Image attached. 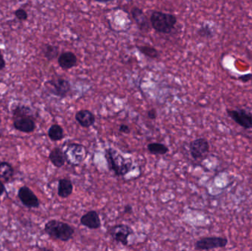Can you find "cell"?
I'll return each mask as SVG.
<instances>
[{
    "label": "cell",
    "mask_w": 252,
    "mask_h": 251,
    "mask_svg": "<svg viewBox=\"0 0 252 251\" xmlns=\"http://www.w3.org/2000/svg\"><path fill=\"white\" fill-rule=\"evenodd\" d=\"M14 127L16 130L21 133H33L36 128L34 117H21L14 118Z\"/></svg>",
    "instance_id": "obj_11"
},
{
    "label": "cell",
    "mask_w": 252,
    "mask_h": 251,
    "mask_svg": "<svg viewBox=\"0 0 252 251\" xmlns=\"http://www.w3.org/2000/svg\"><path fill=\"white\" fill-rule=\"evenodd\" d=\"M81 224L88 229L95 230L101 226V220L96 211H89L81 217Z\"/></svg>",
    "instance_id": "obj_13"
},
{
    "label": "cell",
    "mask_w": 252,
    "mask_h": 251,
    "mask_svg": "<svg viewBox=\"0 0 252 251\" xmlns=\"http://www.w3.org/2000/svg\"><path fill=\"white\" fill-rule=\"evenodd\" d=\"M210 152V144L205 138H198L189 143V153L195 160L204 159Z\"/></svg>",
    "instance_id": "obj_8"
},
{
    "label": "cell",
    "mask_w": 252,
    "mask_h": 251,
    "mask_svg": "<svg viewBox=\"0 0 252 251\" xmlns=\"http://www.w3.org/2000/svg\"><path fill=\"white\" fill-rule=\"evenodd\" d=\"M14 175V169L12 165L7 162H0V178L9 182Z\"/></svg>",
    "instance_id": "obj_18"
},
{
    "label": "cell",
    "mask_w": 252,
    "mask_h": 251,
    "mask_svg": "<svg viewBox=\"0 0 252 251\" xmlns=\"http://www.w3.org/2000/svg\"><path fill=\"white\" fill-rule=\"evenodd\" d=\"M1 125H2V123H1V120H0V137L2 136V130H1Z\"/></svg>",
    "instance_id": "obj_33"
},
{
    "label": "cell",
    "mask_w": 252,
    "mask_h": 251,
    "mask_svg": "<svg viewBox=\"0 0 252 251\" xmlns=\"http://www.w3.org/2000/svg\"><path fill=\"white\" fill-rule=\"evenodd\" d=\"M43 53H44V58L49 62L54 60L55 59L59 56V47L55 45L45 44L42 49Z\"/></svg>",
    "instance_id": "obj_22"
},
{
    "label": "cell",
    "mask_w": 252,
    "mask_h": 251,
    "mask_svg": "<svg viewBox=\"0 0 252 251\" xmlns=\"http://www.w3.org/2000/svg\"><path fill=\"white\" fill-rule=\"evenodd\" d=\"M105 159L108 169L117 177H124L131 172L133 167L131 159L123 157L117 149L107 148L105 150Z\"/></svg>",
    "instance_id": "obj_1"
},
{
    "label": "cell",
    "mask_w": 252,
    "mask_h": 251,
    "mask_svg": "<svg viewBox=\"0 0 252 251\" xmlns=\"http://www.w3.org/2000/svg\"><path fill=\"white\" fill-rule=\"evenodd\" d=\"M49 159L56 167L62 168L66 163L64 153L60 147H55L50 151Z\"/></svg>",
    "instance_id": "obj_16"
},
{
    "label": "cell",
    "mask_w": 252,
    "mask_h": 251,
    "mask_svg": "<svg viewBox=\"0 0 252 251\" xmlns=\"http://www.w3.org/2000/svg\"><path fill=\"white\" fill-rule=\"evenodd\" d=\"M73 192V184L67 178L59 180L58 186V194L62 198H67Z\"/></svg>",
    "instance_id": "obj_17"
},
{
    "label": "cell",
    "mask_w": 252,
    "mask_h": 251,
    "mask_svg": "<svg viewBox=\"0 0 252 251\" xmlns=\"http://www.w3.org/2000/svg\"><path fill=\"white\" fill-rule=\"evenodd\" d=\"M75 120L83 127H90L96 121L95 116L89 110H81L75 114Z\"/></svg>",
    "instance_id": "obj_14"
},
{
    "label": "cell",
    "mask_w": 252,
    "mask_h": 251,
    "mask_svg": "<svg viewBox=\"0 0 252 251\" xmlns=\"http://www.w3.org/2000/svg\"><path fill=\"white\" fill-rule=\"evenodd\" d=\"M5 66H6V62H5V59H4L2 51L0 50V71L5 69Z\"/></svg>",
    "instance_id": "obj_28"
},
{
    "label": "cell",
    "mask_w": 252,
    "mask_h": 251,
    "mask_svg": "<svg viewBox=\"0 0 252 251\" xmlns=\"http://www.w3.org/2000/svg\"><path fill=\"white\" fill-rule=\"evenodd\" d=\"M119 131L123 133H129L131 130H130L129 126H127V125L122 124L119 127Z\"/></svg>",
    "instance_id": "obj_27"
},
{
    "label": "cell",
    "mask_w": 252,
    "mask_h": 251,
    "mask_svg": "<svg viewBox=\"0 0 252 251\" xmlns=\"http://www.w3.org/2000/svg\"><path fill=\"white\" fill-rule=\"evenodd\" d=\"M198 33L201 37L207 38V39L212 37L213 36L212 29L209 25L201 26V28L198 30Z\"/></svg>",
    "instance_id": "obj_24"
},
{
    "label": "cell",
    "mask_w": 252,
    "mask_h": 251,
    "mask_svg": "<svg viewBox=\"0 0 252 251\" xmlns=\"http://www.w3.org/2000/svg\"><path fill=\"white\" fill-rule=\"evenodd\" d=\"M96 2H101V3H107V2H112L114 0H95Z\"/></svg>",
    "instance_id": "obj_32"
},
{
    "label": "cell",
    "mask_w": 252,
    "mask_h": 251,
    "mask_svg": "<svg viewBox=\"0 0 252 251\" xmlns=\"http://www.w3.org/2000/svg\"><path fill=\"white\" fill-rule=\"evenodd\" d=\"M134 233V230L128 225L118 224L111 226L108 230V234L115 242L126 246L128 244V237Z\"/></svg>",
    "instance_id": "obj_6"
},
{
    "label": "cell",
    "mask_w": 252,
    "mask_h": 251,
    "mask_svg": "<svg viewBox=\"0 0 252 251\" xmlns=\"http://www.w3.org/2000/svg\"><path fill=\"white\" fill-rule=\"evenodd\" d=\"M19 199L21 204L29 209H37L40 207V201L37 196L34 194L33 191L29 187L24 186L19 189Z\"/></svg>",
    "instance_id": "obj_10"
},
{
    "label": "cell",
    "mask_w": 252,
    "mask_h": 251,
    "mask_svg": "<svg viewBox=\"0 0 252 251\" xmlns=\"http://www.w3.org/2000/svg\"><path fill=\"white\" fill-rule=\"evenodd\" d=\"M48 136L50 140L53 142H59V141L62 140L64 137L63 127L58 124L53 125L49 128Z\"/></svg>",
    "instance_id": "obj_19"
},
{
    "label": "cell",
    "mask_w": 252,
    "mask_h": 251,
    "mask_svg": "<svg viewBox=\"0 0 252 251\" xmlns=\"http://www.w3.org/2000/svg\"><path fill=\"white\" fill-rule=\"evenodd\" d=\"M228 244V239L220 236H209L204 237L197 241L195 244V249L197 251H210L217 248H225Z\"/></svg>",
    "instance_id": "obj_7"
},
{
    "label": "cell",
    "mask_w": 252,
    "mask_h": 251,
    "mask_svg": "<svg viewBox=\"0 0 252 251\" xmlns=\"http://www.w3.org/2000/svg\"><path fill=\"white\" fill-rule=\"evenodd\" d=\"M137 48L139 51L146 57L152 59H158L159 57V52L156 48L153 47V46H148V45H142V46H137Z\"/></svg>",
    "instance_id": "obj_23"
},
{
    "label": "cell",
    "mask_w": 252,
    "mask_h": 251,
    "mask_svg": "<svg viewBox=\"0 0 252 251\" xmlns=\"http://www.w3.org/2000/svg\"><path fill=\"white\" fill-rule=\"evenodd\" d=\"M229 117L239 126L245 129L252 128V113L245 109H227Z\"/></svg>",
    "instance_id": "obj_9"
},
{
    "label": "cell",
    "mask_w": 252,
    "mask_h": 251,
    "mask_svg": "<svg viewBox=\"0 0 252 251\" xmlns=\"http://www.w3.org/2000/svg\"><path fill=\"white\" fill-rule=\"evenodd\" d=\"M5 190H6V188H5V185L2 181H0V197L5 193Z\"/></svg>",
    "instance_id": "obj_30"
},
{
    "label": "cell",
    "mask_w": 252,
    "mask_h": 251,
    "mask_svg": "<svg viewBox=\"0 0 252 251\" xmlns=\"http://www.w3.org/2000/svg\"><path fill=\"white\" fill-rule=\"evenodd\" d=\"M147 117L150 119V120H155L157 117V114H156V111L154 109L149 110L147 111Z\"/></svg>",
    "instance_id": "obj_29"
},
{
    "label": "cell",
    "mask_w": 252,
    "mask_h": 251,
    "mask_svg": "<svg viewBox=\"0 0 252 251\" xmlns=\"http://www.w3.org/2000/svg\"><path fill=\"white\" fill-rule=\"evenodd\" d=\"M150 22L151 27L158 33L169 34L174 30L177 18L173 14L156 11L150 15Z\"/></svg>",
    "instance_id": "obj_2"
},
{
    "label": "cell",
    "mask_w": 252,
    "mask_h": 251,
    "mask_svg": "<svg viewBox=\"0 0 252 251\" xmlns=\"http://www.w3.org/2000/svg\"><path fill=\"white\" fill-rule=\"evenodd\" d=\"M14 15H15L16 18L20 21H26L27 20V17H28L27 11L22 9V8L17 10L14 13Z\"/></svg>",
    "instance_id": "obj_25"
},
{
    "label": "cell",
    "mask_w": 252,
    "mask_h": 251,
    "mask_svg": "<svg viewBox=\"0 0 252 251\" xmlns=\"http://www.w3.org/2000/svg\"><path fill=\"white\" fill-rule=\"evenodd\" d=\"M131 14L140 31L144 32V33L149 32V30H150V26H151L150 25V19L146 17L141 8H138V7H134L131 9Z\"/></svg>",
    "instance_id": "obj_12"
},
{
    "label": "cell",
    "mask_w": 252,
    "mask_h": 251,
    "mask_svg": "<svg viewBox=\"0 0 252 251\" xmlns=\"http://www.w3.org/2000/svg\"><path fill=\"white\" fill-rule=\"evenodd\" d=\"M46 90L50 94L59 97L65 98L71 91V84L67 80L62 78L50 80L44 84Z\"/></svg>",
    "instance_id": "obj_5"
},
{
    "label": "cell",
    "mask_w": 252,
    "mask_h": 251,
    "mask_svg": "<svg viewBox=\"0 0 252 251\" xmlns=\"http://www.w3.org/2000/svg\"><path fill=\"white\" fill-rule=\"evenodd\" d=\"M59 66L64 70L72 69L78 63V58L72 52H63L58 59Z\"/></svg>",
    "instance_id": "obj_15"
},
{
    "label": "cell",
    "mask_w": 252,
    "mask_h": 251,
    "mask_svg": "<svg viewBox=\"0 0 252 251\" xmlns=\"http://www.w3.org/2000/svg\"><path fill=\"white\" fill-rule=\"evenodd\" d=\"M44 231L53 239L62 242L70 240L75 233V230L70 225L57 220H49L44 226Z\"/></svg>",
    "instance_id": "obj_3"
},
{
    "label": "cell",
    "mask_w": 252,
    "mask_h": 251,
    "mask_svg": "<svg viewBox=\"0 0 252 251\" xmlns=\"http://www.w3.org/2000/svg\"><path fill=\"white\" fill-rule=\"evenodd\" d=\"M239 81L243 83H247L252 80V73L246 74V75H242L238 78Z\"/></svg>",
    "instance_id": "obj_26"
},
{
    "label": "cell",
    "mask_w": 252,
    "mask_h": 251,
    "mask_svg": "<svg viewBox=\"0 0 252 251\" xmlns=\"http://www.w3.org/2000/svg\"><path fill=\"white\" fill-rule=\"evenodd\" d=\"M124 212L126 214H129L132 212V207L131 205H126L124 207Z\"/></svg>",
    "instance_id": "obj_31"
},
{
    "label": "cell",
    "mask_w": 252,
    "mask_h": 251,
    "mask_svg": "<svg viewBox=\"0 0 252 251\" xmlns=\"http://www.w3.org/2000/svg\"><path fill=\"white\" fill-rule=\"evenodd\" d=\"M65 159L68 165L78 166L82 163L87 156V149L81 144L72 143L67 145L64 151Z\"/></svg>",
    "instance_id": "obj_4"
},
{
    "label": "cell",
    "mask_w": 252,
    "mask_h": 251,
    "mask_svg": "<svg viewBox=\"0 0 252 251\" xmlns=\"http://www.w3.org/2000/svg\"><path fill=\"white\" fill-rule=\"evenodd\" d=\"M147 150L152 155H165L169 151V148L163 144L153 143L147 145Z\"/></svg>",
    "instance_id": "obj_21"
},
{
    "label": "cell",
    "mask_w": 252,
    "mask_h": 251,
    "mask_svg": "<svg viewBox=\"0 0 252 251\" xmlns=\"http://www.w3.org/2000/svg\"><path fill=\"white\" fill-rule=\"evenodd\" d=\"M12 114L14 118L21 117H34V114L31 108L27 105H18L12 109Z\"/></svg>",
    "instance_id": "obj_20"
}]
</instances>
